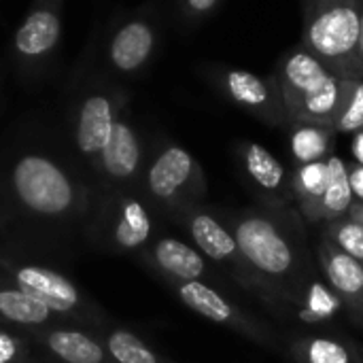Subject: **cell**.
Returning <instances> with one entry per match:
<instances>
[{
    "label": "cell",
    "mask_w": 363,
    "mask_h": 363,
    "mask_svg": "<svg viewBox=\"0 0 363 363\" xmlns=\"http://www.w3.org/2000/svg\"><path fill=\"white\" fill-rule=\"evenodd\" d=\"M155 28L145 19L125 23L111 43V60L123 72H134L147 64L155 49Z\"/></svg>",
    "instance_id": "obj_14"
},
{
    "label": "cell",
    "mask_w": 363,
    "mask_h": 363,
    "mask_svg": "<svg viewBox=\"0 0 363 363\" xmlns=\"http://www.w3.org/2000/svg\"><path fill=\"white\" fill-rule=\"evenodd\" d=\"M153 232V219L149 208L136 200L125 198L119 202L113 219H108V240L117 251H136L147 245Z\"/></svg>",
    "instance_id": "obj_13"
},
{
    "label": "cell",
    "mask_w": 363,
    "mask_h": 363,
    "mask_svg": "<svg viewBox=\"0 0 363 363\" xmlns=\"http://www.w3.org/2000/svg\"><path fill=\"white\" fill-rule=\"evenodd\" d=\"M298 363H362L359 353L336 338L330 336H308L291 347Z\"/></svg>",
    "instance_id": "obj_22"
},
{
    "label": "cell",
    "mask_w": 363,
    "mask_h": 363,
    "mask_svg": "<svg viewBox=\"0 0 363 363\" xmlns=\"http://www.w3.org/2000/svg\"><path fill=\"white\" fill-rule=\"evenodd\" d=\"M272 74L279 81L291 123L334 125L351 79L332 72L302 43L281 55Z\"/></svg>",
    "instance_id": "obj_1"
},
{
    "label": "cell",
    "mask_w": 363,
    "mask_h": 363,
    "mask_svg": "<svg viewBox=\"0 0 363 363\" xmlns=\"http://www.w3.org/2000/svg\"><path fill=\"white\" fill-rule=\"evenodd\" d=\"M336 134H355L363 130V79H351L347 98L334 121Z\"/></svg>",
    "instance_id": "obj_27"
},
{
    "label": "cell",
    "mask_w": 363,
    "mask_h": 363,
    "mask_svg": "<svg viewBox=\"0 0 363 363\" xmlns=\"http://www.w3.org/2000/svg\"><path fill=\"white\" fill-rule=\"evenodd\" d=\"M323 240L340 249L342 253L363 262V225L349 215L336 221H330L323 232Z\"/></svg>",
    "instance_id": "obj_26"
},
{
    "label": "cell",
    "mask_w": 363,
    "mask_h": 363,
    "mask_svg": "<svg viewBox=\"0 0 363 363\" xmlns=\"http://www.w3.org/2000/svg\"><path fill=\"white\" fill-rule=\"evenodd\" d=\"M19 355H21L19 342L9 334L0 332V363H17Z\"/></svg>",
    "instance_id": "obj_29"
},
{
    "label": "cell",
    "mask_w": 363,
    "mask_h": 363,
    "mask_svg": "<svg viewBox=\"0 0 363 363\" xmlns=\"http://www.w3.org/2000/svg\"><path fill=\"white\" fill-rule=\"evenodd\" d=\"M336 136L338 134L330 125L304 121L289 123V151L296 166L328 160L334 151Z\"/></svg>",
    "instance_id": "obj_19"
},
{
    "label": "cell",
    "mask_w": 363,
    "mask_h": 363,
    "mask_svg": "<svg viewBox=\"0 0 363 363\" xmlns=\"http://www.w3.org/2000/svg\"><path fill=\"white\" fill-rule=\"evenodd\" d=\"M234 238L249 270L270 283L291 281L300 259L291 238L268 213L247 211L234 221Z\"/></svg>",
    "instance_id": "obj_3"
},
{
    "label": "cell",
    "mask_w": 363,
    "mask_h": 363,
    "mask_svg": "<svg viewBox=\"0 0 363 363\" xmlns=\"http://www.w3.org/2000/svg\"><path fill=\"white\" fill-rule=\"evenodd\" d=\"M185 228H187L196 249L206 259H213L215 264H221V266H230V268L242 272L245 277L253 274L238 249L232 228L223 225L211 211L198 208V206L189 208L185 213Z\"/></svg>",
    "instance_id": "obj_10"
},
{
    "label": "cell",
    "mask_w": 363,
    "mask_h": 363,
    "mask_svg": "<svg viewBox=\"0 0 363 363\" xmlns=\"http://www.w3.org/2000/svg\"><path fill=\"white\" fill-rule=\"evenodd\" d=\"M319 264L328 285L338 294L353 315L363 319V262L342 253L328 240L319 247Z\"/></svg>",
    "instance_id": "obj_11"
},
{
    "label": "cell",
    "mask_w": 363,
    "mask_h": 363,
    "mask_svg": "<svg viewBox=\"0 0 363 363\" xmlns=\"http://www.w3.org/2000/svg\"><path fill=\"white\" fill-rule=\"evenodd\" d=\"M104 349L115 363H162L157 353L130 330H113Z\"/></svg>",
    "instance_id": "obj_25"
},
{
    "label": "cell",
    "mask_w": 363,
    "mask_h": 363,
    "mask_svg": "<svg viewBox=\"0 0 363 363\" xmlns=\"http://www.w3.org/2000/svg\"><path fill=\"white\" fill-rule=\"evenodd\" d=\"M342 308H347L345 302L338 298V294L330 285L313 281L300 300L298 317L304 323H325V321L334 319Z\"/></svg>",
    "instance_id": "obj_24"
},
{
    "label": "cell",
    "mask_w": 363,
    "mask_h": 363,
    "mask_svg": "<svg viewBox=\"0 0 363 363\" xmlns=\"http://www.w3.org/2000/svg\"><path fill=\"white\" fill-rule=\"evenodd\" d=\"M149 196L166 206L187 213L206 194V179L198 160L179 145L164 147L147 170Z\"/></svg>",
    "instance_id": "obj_5"
},
{
    "label": "cell",
    "mask_w": 363,
    "mask_h": 363,
    "mask_svg": "<svg viewBox=\"0 0 363 363\" xmlns=\"http://www.w3.org/2000/svg\"><path fill=\"white\" fill-rule=\"evenodd\" d=\"M351 155H353L355 164H363V130L355 132L351 138Z\"/></svg>",
    "instance_id": "obj_31"
},
{
    "label": "cell",
    "mask_w": 363,
    "mask_h": 363,
    "mask_svg": "<svg viewBox=\"0 0 363 363\" xmlns=\"http://www.w3.org/2000/svg\"><path fill=\"white\" fill-rule=\"evenodd\" d=\"M102 166L115 181H130L136 177L143 160L140 140L134 128L125 121H115L108 143L102 149Z\"/></svg>",
    "instance_id": "obj_15"
},
{
    "label": "cell",
    "mask_w": 363,
    "mask_h": 363,
    "mask_svg": "<svg viewBox=\"0 0 363 363\" xmlns=\"http://www.w3.org/2000/svg\"><path fill=\"white\" fill-rule=\"evenodd\" d=\"M302 19V45L338 77L359 79V2L315 0Z\"/></svg>",
    "instance_id": "obj_2"
},
{
    "label": "cell",
    "mask_w": 363,
    "mask_h": 363,
    "mask_svg": "<svg viewBox=\"0 0 363 363\" xmlns=\"http://www.w3.org/2000/svg\"><path fill=\"white\" fill-rule=\"evenodd\" d=\"M151 262L164 277L177 283L202 281L208 272L206 257L196 247L170 236L157 238L153 242Z\"/></svg>",
    "instance_id": "obj_12"
},
{
    "label": "cell",
    "mask_w": 363,
    "mask_h": 363,
    "mask_svg": "<svg viewBox=\"0 0 363 363\" xmlns=\"http://www.w3.org/2000/svg\"><path fill=\"white\" fill-rule=\"evenodd\" d=\"M234 155L247 183L259 191L270 206L285 208L294 200L291 174L272 151L253 140H238Z\"/></svg>",
    "instance_id": "obj_9"
},
{
    "label": "cell",
    "mask_w": 363,
    "mask_h": 363,
    "mask_svg": "<svg viewBox=\"0 0 363 363\" xmlns=\"http://www.w3.org/2000/svg\"><path fill=\"white\" fill-rule=\"evenodd\" d=\"M349 217L355 219V221H359L363 225V202H353V206L349 211Z\"/></svg>",
    "instance_id": "obj_33"
},
{
    "label": "cell",
    "mask_w": 363,
    "mask_h": 363,
    "mask_svg": "<svg viewBox=\"0 0 363 363\" xmlns=\"http://www.w3.org/2000/svg\"><path fill=\"white\" fill-rule=\"evenodd\" d=\"M60 36V19L49 11L30 15L15 36V45L26 55H40L49 51Z\"/></svg>",
    "instance_id": "obj_23"
},
{
    "label": "cell",
    "mask_w": 363,
    "mask_h": 363,
    "mask_svg": "<svg viewBox=\"0 0 363 363\" xmlns=\"http://www.w3.org/2000/svg\"><path fill=\"white\" fill-rule=\"evenodd\" d=\"M330 181V166L328 160L321 162H311V164H300L291 172V191L294 200L298 202L300 211L304 213L306 219L313 217L319 200L323 198Z\"/></svg>",
    "instance_id": "obj_20"
},
{
    "label": "cell",
    "mask_w": 363,
    "mask_h": 363,
    "mask_svg": "<svg viewBox=\"0 0 363 363\" xmlns=\"http://www.w3.org/2000/svg\"><path fill=\"white\" fill-rule=\"evenodd\" d=\"M328 166H330V181H328V189L323 194V198L319 200L313 217L308 221L313 223H319V221H336V219H342L349 215L353 202H355V196H353V189H351V183H349V164L332 153L328 157Z\"/></svg>",
    "instance_id": "obj_17"
},
{
    "label": "cell",
    "mask_w": 363,
    "mask_h": 363,
    "mask_svg": "<svg viewBox=\"0 0 363 363\" xmlns=\"http://www.w3.org/2000/svg\"><path fill=\"white\" fill-rule=\"evenodd\" d=\"M208 85L230 104L249 113L270 128H289V115L274 74L262 77L230 64H206L200 68Z\"/></svg>",
    "instance_id": "obj_4"
},
{
    "label": "cell",
    "mask_w": 363,
    "mask_h": 363,
    "mask_svg": "<svg viewBox=\"0 0 363 363\" xmlns=\"http://www.w3.org/2000/svg\"><path fill=\"white\" fill-rule=\"evenodd\" d=\"M359 2V17H362V30H359V47H357V62H359V79H363V0Z\"/></svg>",
    "instance_id": "obj_32"
},
{
    "label": "cell",
    "mask_w": 363,
    "mask_h": 363,
    "mask_svg": "<svg viewBox=\"0 0 363 363\" xmlns=\"http://www.w3.org/2000/svg\"><path fill=\"white\" fill-rule=\"evenodd\" d=\"M223 0H181L183 17L191 23H200L217 13Z\"/></svg>",
    "instance_id": "obj_28"
},
{
    "label": "cell",
    "mask_w": 363,
    "mask_h": 363,
    "mask_svg": "<svg viewBox=\"0 0 363 363\" xmlns=\"http://www.w3.org/2000/svg\"><path fill=\"white\" fill-rule=\"evenodd\" d=\"M43 345L64 363H108L106 349L77 330H51L43 336Z\"/></svg>",
    "instance_id": "obj_18"
},
{
    "label": "cell",
    "mask_w": 363,
    "mask_h": 363,
    "mask_svg": "<svg viewBox=\"0 0 363 363\" xmlns=\"http://www.w3.org/2000/svg\"><path fill=\"white\" fill-rule=\"evenodd\" d=\"M349 183L355 202H363V164H349Z\"/></svg>",
    "instance_id": "obj_30"
},
{
    "label": "cell",
    "mask_w": 363,
    "mask_h": 363,
    "mask_svg": "<svg viewBox=\"0 0 363 363\" xmlns=\"http://www.w3.org/2000/svg\"><path fill=\"white\" fill-rule=\"evenodd\" d=\"M177 296L179 300L194 311L196 315L204 317L206 321L223 328H232L234 332L255 340V342H268L270 336L253 317H249L245 311H240L230 298L221 296L215 287H211L204 281H187L177 283Z\"/></svg>",
    "instance_id": "obj_7"
},
{
    "label": "cell",
    "mask_w": 363,
    "mask_h": 363,
    "mask_svg": "<svg viewBox=\"0 0 363 363\" xmlns=\"http://www.w3.org/2000/svg\"><path fill=\"white\" fill-rule=\"evenodd\" d=\"M17 200L34 215L64 217L74 206V189L66 172L43 155L21 157L11 174Z\"/></svg>",
    "instance_id": "obj_6"
},
{
    "label": "cell",
    "mask_w": 363,
    "mask_h": 363,
    "mask_svg": "<svg viewBox=\"0 0 363 363\" xmlns=\"http://www.w3.org/2000/svg\"><path fill=\"white\" fill-rule=\"evenodd\" d=\"M4 270L13 287L32 296L45 304L51 313L74 315L83 308V298L74 283L53 268L38 264H11L4 262Z\"/></svg>",
    "instance_id": "obj_8"
},
{
    "label": "cell",
    "mask_w": 363,
    "mask_h": 363,
    "mask_svg": "<svg viewBox=\"0 0 363 363\" xmlns=\"http://www.w3.org/2000/svg\"><path fill=\"white\" fill-rule=\"evenodd\" d=\"M51 311L13 285H0V319L21 328H43L51 321Z\"/></svg>",
    "instance_id": "obj_21"
},
{
    "label": "cell",
    "mask_w": 363,
    "mask_h": 363,
    "mask_svg": "<svg viewBox=\"0 0 363 363\" xmlns=\"http://www.w3.org/2000/svg\"><path fill=\"white\" fill-rule=\"evenodd\" d=\"M313 2H315V0H300V6H302V13H306V11H308V9L313 6Z\"/></svg>",
    "instance_id": "obj_34"
},
{
    "label": "cell",
    "mask_w": 363,
    "mask_h": 363,
    "mask_svg": "<svg viewBox=\"0 0 363 363\" xmlns=\"http://www.w3.org/2000/svg\"><path fill=\"white\" fill-rule=\"evenodd\" d=\"M113 125H115V117H113L111 102L104 96H91L79 113V123H77L79 149L87 155L102 153L104 145L111 138Z\"/></svg>",
    "instance_id": "obj_16"
}]
</instances>
